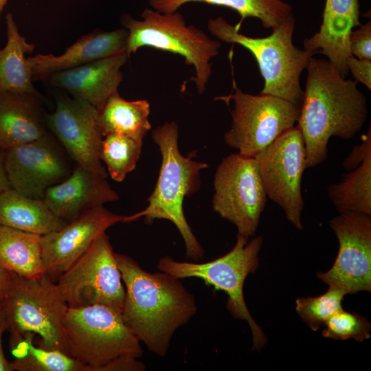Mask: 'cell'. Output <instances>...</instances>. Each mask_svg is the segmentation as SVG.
<instances>
[{"mask_svg": "<svg viewBox=\"0 0 371 371\" xmlns=\"http://www.w3.org/2000/svg\"><path fill=\"white\" fill-rule=\"evenodd\" d=\"M42 95L0 94V148L3 150L36 140L49 132Z\"/></svg>", "mask_w": 371, "mask_h": 371, "instance_id": "obj_21", "label": "cell"}, {"mask_svg": "<svg viewBox=\"0 0 371 371\" xmlns=\"http://www.w3.org/2000/svg\"><path fill=\"white\" fill-rule=\"evenodd\" d=\"M7 330V308L5 300H0V330Z\"/></svg>", "mask_w": 371, "mask_h": 371, "instance_id": "obj_38", "label": "cell"}, {"mask_svg": "<svg viewBox=\"0 0 371 371\" xmlns=\"http://www.w3.org/2000/svg\"><path fill=\"white\" fill-rule=\"evenodd\" d=\"M9 346L14 357L12 362L17 371H88L84 364L55 350L34 345V334L10 331Z\"/></svg>", "mask_w": 371, "mask_h": 371, "instance_id": "obj_26", "label": "cell"}, {"mask_svg": "<svg viewBox=\"0 0 371 371\" xmlns=\"http://www.w3.org/2000/svg\"><path fill=\"white\" fill-rule=\"evenodd\" d=\"M190 2L230 8L241 16L239 23L247 17H255L260 20L265 28L271 30L293 14L292 6L282 0H149L150 5L163 14L172 13L182 5Z\"/></svg>", "mask_w": 371, "mask_h": 371, "instance_id": "obj_27", "label": "cell"}, {"mask_svg": "<svg viewBox=\"0 0 371 371\" xmlns=\"http://www.w3.org/2000/svg\"><path fill=\"white\" fill-rule=\"evenodd\" d=\"M56 109L47 113L49 131L56 137L74 164L107 177L100 159L103 135L98 109L84 100L55 94Z\"/></svg>", "mask_w": 371, "mask_h": 371, "instance_id": "obj_15", "label": "cell"}, {"mask_svg": "<svg viewBox=\"0 0 371 371\" xmlns=\"http://www.w3.org/2000/svg\"><path fill=\"white\" fill-rule=\"evenodd\" d=\"M4 169L11 189L43 199L46 190L67 179L74 162L49 131L39 139L4 150Z\"/></svg>", "mask_w": 371, "mask_h": 371, "instance_id": "obj_13", "label": "cell"}, {"mask_svg": "<svg viewBox=\"0 0 371 371\" xmlns=\"http://www.w3.org/2000/svg\"><path fill=\"white\" fill-rule=\"evenodd\" d=\"M141 16L142 21L126 14L121 17L128 31L127 54L130 56L140 47H150L181 55L187 65L194 66L195 76L192 79L198 93H203L212 74L210 60L218 54L221 43L192 25L187 26L177 11L161 14L146 8Z\"/></svg>", "mask_w": 371, "mask_h": 371, "instance_id": "obj_7", "label": "cell"}, {"mask_svg": "<svg viewBox=\"0 0 371 371\" xmlns=\"http://www.w3.org/2000/svg\"><path fill=\"white\" fill-rule=\"evenodd\" d=\"M10 283V271L0 262V300H5Z\"/></svg>", "mask_w": 371, "mask_h": 371, "instance_id": "obj_35", "label": "cell"}, {"mask_svg": "<svg viewBox=\"0 0 371 371\" xmlns=\"http://www.w3.org/2000/svg\"><path fill=\"white\" fill-rule=\"evenodd\" d=\"M8 0H0V14L3 10L4 6L7 4Z\"/></svg>", "mask_w": 371, "mask_h": 371, "instance_id": "obj_39", "label": "cell"}, {"mask_svg": "<svg viewBox=\"0 0 371 371\" xmlns=\"http://www.w3.org/2000/svg\"><path fill=\"white\" fill-rule=\"evenodd\" d=\"M349 47L352 55L359 59L371 60L370 20L359 28L352 30L349 36Z\"/></svg>", "mask_w": 371, "mask_h": 371, "instance_id": "obj_32", "label": "cell"}, {"mask_svg": "<svg viewBox=\"0 0 371 371\" xmlns=\"http://www.w3.org/2000/svg\"><path fill=\"white\" fill-rule=\"evenodd\" d=\"M41 235L0 225V262L8 271L34 278L45 274Z\"/></svg>", "mask_w": 371, "mask_h": 371, "instance_id": "obj_25", "label": "cell"}, {"mask_svg": "<svg viewBox=\"0 0 371 371\" xmlns=\"http://www.w3.org/2000/svg\"><path fill=\"white\" fill-rule=\"evenodd\" d=\"M142 145L143 142L120 134H109L103 137L100 159L105 163L114 181H122L135 168Z\"/></svg>", "mask_w": 371, "mask_h": 371, "instance_id": "obj_29", "label": "cell"}, {"mask_svg": "<svg viewBox=\"0 0 371 371\" xmlns=\"http://www.w3.org/2000/svg\"><path fill=\"white\" fill-rule=\"evenodd\" d=\"M322 335L335 340L354 339L363 341L370 337L369 321L358 313L339 310L324 323Z\"/></svg>", "mask_w": 371, "mask_h": 371, "instance_id": "obj_31", "label": "cell"}, {"mask_svg": "<svg viewBox=\"0 0 371 371\" xmlns=\"http://www.w3.org/2000/svg\"><path fill=\"white\" fill-rule=\"evenodd\" d=\"M98 112V122L103 137L120 134L143 142L151 129L148 120L150 104L146 100L127 101L117 91L108 98Z\"/></svg>", "mask_w": 371, "mask_h": 371, "instance_id": "obj_24", "label": "cell"}, {"mask_svg": "<svg viewBox=\"0 0 371 371\" xmlns=\"http://www.w3.org/2000/svg\"><path fill=\"white\" fill-rule=\"evenodd\" d=\"M129 56L126 51L71 69L53 73L43 80L49 87L67 91L74 98L100 109L117 92L123 80L122 67Z\"/></svg>", "mask_w": 371, "mask_h": 371, "instance_id": "obj_17", "label": "cell"}, {"mask_svg": "<svg viewBox=\"0 0 371 371\" xmlns=\"http://www.w3.org/2000/svg\"><path fill=\"white\" fill-rule=\"evenodd\" d=\"M347 66L355 80L371 90V60L359 59L350 55L347 59Z\"/></svg>", "mask_w": 371, "mask_h": 371, "instance_id": "obj_34", "label": "cell"}, {"mask_svg": "<svg viewBox=\"0 0 371 371\" xmlns=\"http://www.w3.org/2000/svg\"><path fill=\"white\" fill-rule=\"evenodd\" d=\"M67 224L43 199L23 196L11 188L0 192V225L42 236Z\"/></svg>", "mask_w": 371, "mask_h": 371, "instance_id": "obj_22", "label": "cell"}, {"mask_svg": "<svg viewBox=\"0 0 371 371\" xmlns=\"http://www.w3.org/2000/svg\"><path fill=\"white\" fill-rule=\"evenodd\" d=\"M262 243V236L248 241V238L238 235L234 247L226 254L212 261L203 263L182 262L166 256L158 260L157 267L179 279L201 278L206 285L225 292L228 296L227 309L234 319L248 322L252 334V349L260 350L267 343V339L247 308L243 286L247 276L259 266V252Z\"/></svg>", "mask_w": 371, "mask_h": 371, "instance_id": "obj_6", "label": "cell"}, {"mask_svg": "<svg viewBox=\"0 0 371 371\" xmlns=\"http://www.w3.org/2000/svg\"><path fill=\"white\" fill-rule=\"evenodd\" d=\"M359 0H326L319 31L304 41V49L326 56L345 78L347 59L352 55L349 36L361 25Z\"/></svg>", "mask_w": 371, "mask_h": 371, "instance_id": "obj_20", "label": "cell"}, {"mask_svg": "<svg viewBox=\"0 0 371 371\" xmlns=\"http://www.w3.org/2000/svg\"><path fill=\"white\" fill-rule=\"evenodd\" d=\"M115 258L125 289L123 319L151 352L164 357L175 331L196 315L195 297L181 279L148 272L124 254Z\"/></svg>", "mask_w": 371, "mask_h": 371, "instance_id": "obj_2", "label": "cell"}, {"mask_svg": "<svg viewBox=\"0 0 371 371\" xmlns=\"http://www.w3.org/2000/svg\"><path fill=\"white\" fill-rule=\"evenodd\" d=\"M7 43L0 49V94L25 92L41 95L34 87L25 54L32 53L35 45L28 43L19 32L13 15H5Z\"/></svg>", "mask_w": 371, "mask_h": 371, "instance_id": "obj_23", "label": "cell"}, {"mask_svg": "<svg viewBox=\"0 0 371 371\" xmlns=\"http://www.w3.org/2000/svg\"><path fill=\"white\" fill-rule=\"evenodd\" d=\"M297 126L306 148V167L327 158L332 137L349 139L363 126L368 114L367 100L357 82L343 78L337 67L326 59H309Z\"/></svg>", "mask_w": 371, "mask_h": 371, "instance_id": "obj_1", "label": "cell"}, {"mask_svg": "<svg viewBox=\"0 0 371 371\" xmlns=\"http://www.w3.org/2000/svg\"><path fill=\"white\" fill-rule=\"evenodd\" d=\"M5 330H0V371H14L12 362H9L3 353L2 347V335Z\"/></svg>", "mask_w": 371, "mask_h": 371, "instance_id": "obj_37", "label": "cell"}, {"mask_svg": "<svg viewBox=\"0 0 371 371\" xmlns=\"http://www.w3.org/2000/svg\"><path fill=\"white\" fill-rule=\"evenodd\" d=\"M128 31L118 29L110 32L95 30L83 35L60 55L37 54L27 61L33 81L126 51Z\"/></svg>", "mask_w": 371, "mask_h": 371, "instance_id": "obj_19", "label": "cell"}, {"mask_svg": "<svg viewBox=\"0 0 371 371\" xmlns=\"http://www.w3.org/2000/svg\"><path fill=\"white\" fill-rule=\"evenodd\" d=\"M5 302L7 330L32 333L40 337L38 346L69 355L64 331L69 307L48 276L28 278L10 271Z\"/></svg>", "mask_w": 371, "mask_h": 371, "instance_id": "obj_8", "label": "cell"}, {"mask_svg": "<svg viewBox=\"0 0 371 371\" xmlns=\"http://www.w3.org/2000/svg\"><path fill=\"white\" fill-rule=\"evenodd\" d=\"M267 196L284 211L286 219L299 230L303 229L304 206L301 189L306 167V148L299 128L284 132L254 157Z\"/></svg>", "mask_w": 371, "mask_h": 371, "instance_id": "obj_12", "label": "cell"}, {"mask_svg": "<svg viewBox=\"0 0 371 371\" xmlns=\"http://www.w3.org/2000/svg\"><path fill=\"white\" fill-rule=\"evenodd\" d=\"M131 221V216L114 214L101 205L85 212L62 229L42 235L45 274L56 282L109 227Z\"/></svg>", "mask_w": 371, "mask_h": 371, "instance_id": "obj_16", "label": "cell"}, {"mask_svg": "<svg viewBox=\"0 0 371 371\" xmlns=\"http://www.w3.org/2000/svg\"><path fill=\"white\" fill-rule=\"evenodd\" d=\"M371 215L355 212L339 213L330 226L339 241L333 267L317 278L346 294L371 291Z\"/></svg>", "mask_w": 371, "mask_h": 371, "instance_id": "obj_14", "label": "cell"}, {"mask_svg": "<svg viewBox=\"0 0 371 371\" xmlns=\"http://www.w3.org/2000/svg\"><path fill=\"white\" fill-rule=\"evenodd\" d=\"M68 354L88 371H137L139 340L121 313L100 304L69 307L64 319Z\"/></svg>", "mask_w": 371, "mask_h": 371, "instance_id": "obj_3", "label": "cell"}, {"mask_svg": "<svg viewBox=\"0 0 371 371\" xmlns=\"http://www.w3.org/2000/svg\"><path fill=\"white\" fill-rule=\"evenodd\" d=\"M214 211L232 223L238 235L254 236L267 198L256 159L240 153L223 158L214 175Z\"/></svg>", "mask_w": 371, "mask_h": 371, "instance_id": "obj_11", "label": "cell"}, {"mask_svg": "<svg viewBox=\"0 0 371 371\" xmlns=\"http://www.w3.org/2000/svg\"><path fill=\"white\" fill-rule=\"evenodd\" d=\"M295 23L292 14L264 38L245 36L239 32V23L232 25L221 17L210 19L207 28L218 40L238 44L251 53L265 81L260 94L279 97L300 108L304 91L300 77L314 54L293 45Z\"/></svg>", "mask_w": 371, "mask_h": 371, "instance_id": "obj_5", "label": "cell"}, {"mask_svg": "<svg viewBox=\"0 0 371 371\" xmlns=\"http://www.w3.org/2000/svg\"><path fill=\"white\" fill-rule=\"evenodd\" d=\"M234 93L217 98L232 100V124L225 142L238 153L254 157L297 122L300 108L271 95H254L234 87Z\"/></svg>", "mask_w": 371, "mask_h": 371, "instance_id": "obj_9", "label": "cell"}, {"mask_svg": "<svg viewBox=\"0 0 371 371\" xmlns=\"http://www.w3.org/2000/svg\"><path fill=\"white\" fill-rule=\"evenodd\" d=\"M3 157L4 150L0 148V192L11 188L4 169Z\"/></svg>", "mask_w": 371, "mask_h": 371, "instance_id": "obj_36", "label": "cell"}, {"mask_svg": "<svg viewBox=\"0 0 371 371\" xmlns=\"http://www.w3.org/2000/svg\"><path fill=\"white\" fill-rule=\"evenodd\" d=\"M106 179L74 164L70 175L48 188L43 200L55 215L69 223L90 209L119 199Z\"/></svg>", "mask_w": 371, "mask_h": 371, "instance_id": "obj_18", "label": "cell"}, {"mask_svg": "<svg viewBox=\"0 0 371 371\" xmlns=\"http://www.w3.org/2000/svg\"><path fill=\"white\" fill-rule=\"evenodd\" d=\"M339 213L355 212L371 215V153L338 183L327 188Z\"/></svg>", "mask_w": 371, "mask_h": 371, "instance_id": "obj_28", "label": "cell"}, {"mask_svg": "<svg viewBox=\"0 0 371 371\" xmlns=\"http://www.w3.org/2000/svg\"><path fill=\"white\" fill-rule=\"evenodd\" d=\"M55 282L68 307L100 304L122 314L125 289L115 253L105 232Z\"/></svg>", "mask_w": 371, "mask_h": 371, "instance_id": "obj_10", "label": "cell"}, {"mask_svg": "<svg viewBox=\"0 0 371 371\" xmlns=\"http://www.w3.org/2000/svg\"><path fill=\"white\" fill-rule=\"evenodd\" d=\"M345 295L344 290L329 286L325 293L317 297L297 298L295 310L306 326L317 331L329 317L343 308L342 301Z\"/></svg>", "mask_w": 371, "mask_h": 371, "instance_id": "obj_30", "label": "cell"}, {"mask_svg": "<svg viewBox=\"0 0 371 371\" xmlns=\"http://www.w3.org/2000/svg\"><path fill=\"white\" fill-rule=\"evenodd\" d=\"M361 139V143L355 146L352 149V151L343 161L342 166L348 171L352 170L357 168L365 157L368 154L371 153L370 126H369L366 134H365Z\"/></svg>", "mask_w": 371, "mask_h": 371, "instance_id": "obj_33", "label": "cell"}, {"mask_svg": "<svg viewBox=\"0 0 371 371\" xmlns=\"http://www.w3.org/2000/svg\"><path fill=\"white\" fill-rule=\"evenodd\" d=\"M152 138L161 154V165L155 188L148 199V205L131 215L132 221L141 216L150 224L155 219L171 221L181 234L186 256L194 262L203 257L204 251L189 226L183 210L186 197L200 187V171L208 167L183 156L178 148V126L175 121L166 122L153 129Z\"/></svg>", "mask_w": 371, "mask_h": 371, "instance_id": "obj_4", "label": "cell"}]
</instances>
